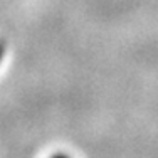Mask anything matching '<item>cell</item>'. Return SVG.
<instances>
[{
    "label": "cell",
    "instance_id": "2",
    "mask_svg": "<svg viewBox=\"0 0 158 158\" xmlns=\"http://www.w3.org/2000/svg\"><path fill=\"white\" fill-rule=\"evenodd\" d=\"M3 56H5V47H3V44L0 42V64L3 61Z\"/></svg>",
    "mask_w": 158,
    "mask_h": 158
},
{
    "label": "cell",
    "instance_id": "1",
    "mask_svg": "<svg viewBox=\"0 0 158 158\" xmlns=\"http://www.w3.org/2000/svg\"><path fill=\"white\" fill-rule=\"evenodd\" d=\"M51 158H71V156L67 155V153H54Z\"/></svg>",
    "mask_w": 158,
    "mask_h": 158
}]
</instances>
